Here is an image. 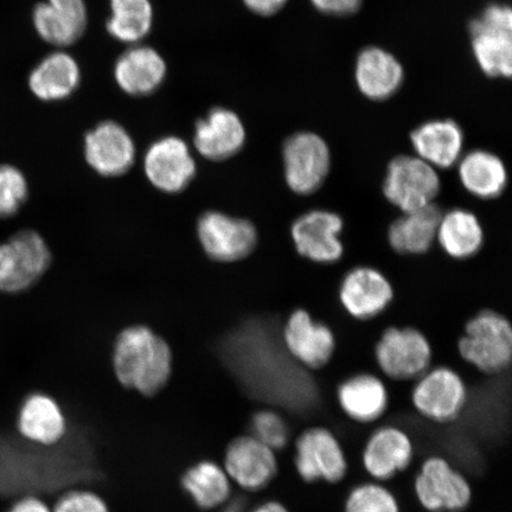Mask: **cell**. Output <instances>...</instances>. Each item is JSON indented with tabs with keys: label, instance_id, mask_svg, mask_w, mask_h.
I'll use <instances>...</instances> for the list:
<instances>
[{
	"label": "cell",
	"instance_id": "cb8c5ba5",
	"mask_svg": "<svg viewBox=\"0 0 512 512\" xmlns=\"http://www.w3.org/2000/svg\"><path fill=\"white\" fill-rule=\"evenodd\" d=\"M389 227V243L401 254H424L437 240L441 210L434 203L425 208L402 213Z\"/></svg>",
	"mask_w": 512,
	"mask_h": 512
},
{
	"label": "cell",
	"instance_id": "44dd1931",
	"mask_svg": "<svg viewBox=\"0 0 512 512\" xmlns=\"http://www.w3.org/2000/svg\"><path fill=\"white\" fill-rule=\"evenodd\" d=\"M413 458V445L408 435L396 427H384L371 435L363 453V464L369 475L388 480L407 469Z\"/></svg>",
	"mask_w": 512,
	"mask_h": 512
},
{
	"label": "cell",
	"instance_id": "836d02e7",
	"mask_svg": "<svg viewBox=\"0 0 512 512\" xmlns=\"http://www.w3.org/2000/svg\"><path fill=\"white\" fill-rule=\"evenodd\" d=\"M252 435L273 451L284 448L288 440L285 420L273 411H261L253 416Z\"/></svg>",
	"mask_w": 512,
	"mask_h": 512
},
{
	"label": "cell",
	"instance_id": "603a6c76",
	"mask_svg": "<svg viewBox=\"0 0 512 512\" xmlns=\"http://www.w3.org/2000/svg\"><path fill=\"white\" fill-rule=\"evenodd\" d=\"M411 139L419 158L433 168H451L463 150V132L452 120L426 123L412 132Z\"/></svg>",
	"mask_w": 512,
	"mask_h": 512
},
{
	"label": "cell",
	"instance_id": "83f0119b",
	"mask_svg": "<svg viewBox=\"0 0 512 512\" xmlns=\"http://www.w3.org/2000/svg\"><path fill=\"white\" fill-rule=\"evenodd\" d=\"M460 182L479 198L491 200L502 194L507 185V169L494 153L473 151L459 165Z\"/></svg>",
	"mask_w": 512,
	"mask_h": 512
},
{
	"label": "cell",
	"instance_id": "ba28073f",
	"mask_svg": "<svg viewBox=\"0 0 512 512\" xmlns=\"http://www.w3.org/2000/svg\"><path fill=\"white\" fill-rule=\"evenodd\" d=\"M284 164L288 188L299 195H310L320 188L329 174V147L315 133L294 134L285 143Z\"/></svg>",
	"mask_w": 512,
	"mask_h": 512
},
{
	"label": "cell",
	"instance_id": "52a82bcc",
	"mask_svg": "<svg viewBox=\"0 0 512 512\" xmlns=\"http://www.w3.org/2000/svg\"><path fill=\"white\" fill-rule=\"evenodd\" d=\"M376 358L383 373L393 380L418 379L432 360L431 345L418 330L390 328L376 345Z\"/></svg>",
	"mask_w": 512,
	"mask_h": 512
},
{
	"label": "cell",
	"instance_id": "d590c367",
	"mask_svg": "<svg viewBox=\"0 0 512 512\" xmlns=\"http://www.w3.org/2000/svg\"><path fill=\"white\" fill-rule=\"evenodd\" d=\"M311 2L325 14L349 15L360 8L362 0H311Z\"/></svg>",
	"mask_w": 512,
	"mask_h": 512
},
{
	"label": "cell",
	"instance_id": "d6a6232c",
	"mask_svg": "<svg viewBox=\"0 0 512 512\" xmlns=\"http://www.w3.org/2000/svg\"><path fill=\"white\" fill-rule=\"evenodd\" d=\"M345 512H400L392 492L377 484H364L352 490Z\"/></svg>",
	"mask_w": 512,
	"mask_h": 512
},
{
	"label": "cell",
	"instance_id": "3957f363",
	"mask_svg": "<svg viewBox=\"0 0 512 512\" xmlns=\"http://www.w3.org/2000/svg\"><path fill=\"white\" fill-rule=\"evenodd\" d=\"M51 253L46 241L34 230H22L0 243V291L28 290L48 271Z\"/></svg>",
	"mask_w": 512,
	"mask_h": 512
},
{
	"label": "cell",
	"instance_id": "f35d334b",
	"mask_svg": "<svg viewBox=\"0 0 512 512\" xmlns=\"http://www.w3.org/2000/svg\"><path fill=\"white\" fill-rule=\"evenodd\" d=\"M251 512H288V510L283 504L278 502H267L265 504H261L260 507L255 508Z\"/></svg>",
	"mask_w": 512,
	"mask_h": 512
},
{
	"label": "cell",
	"instance_id": "1f68e13d",
	"mask_svg": "<svg viewBox=\"0 0 512 512\" xmlns=\"http://www.w3.org/2000/svg\"><path fill=\"white\" fill-rule=\"evenodd\" d=\"M29 195V185L23 172L12 165H0V219L18 213Z\"/></svg>",
	"mask_w": 512,
	"mask_h": 512
},
{
	"label": "cell",
	"instance_id": "4fadbf2b",
	"mask_svg": "<svg viewBox=\"0 0 512 512\" xmlns=\"http://www.w3.org/2000/svg\"><path fill=\"white\" fill-rule=\"evenodd\" d=\"M223 469L232 483L246 491H259L272 482L278 472L277 457L271 447L253 435H243L229 444Z\"/></svg>",
	"mask_w": 512,
	"mask_h": 512
},
{
	"label": "cell",
	"instance_id": "d6986e66",
	"mask_svg": "<svg viewBox=\"0 0 512 512\" xmlns=\"http://www.w3.org/2000/svg\"><path fill=\"white\" fill-rule=\"evenodd\" d=\"M87 8L83 0H47L34 10L38 35L54 46L66 47L82 37L87 28Z\"/></svg>",
	"mask_w": 512,
	"mask_h": 512
},
{
	"label": "cell",
	"instance_id": "ac0fdd59",
	"mask_svg": "<svg viewBox=\"0 0 512 512\" xmlns=\"http://www.w3.org/2000/svg\"><path fill=\"white\" fill-rule=\"evenodd\" d=\"M246 142V130L239 115L217 107L195 127L194 144L201 155L222 162L238 153Z\"/></svg>",
	"mask_w": 512,
	"mask_h": 512
},
{
	"label": "cell",
	"instance_id": "9a60e30c",
	"mask_svg": "<svg viewBox=\"0 0 512 512\" xmlns=\"http://www.w3.org/2000/svg\"><path fill=\"white\" fill-rule=\"evenodd\" d=\"M18 434L29 444L51 447L60 444L68 431L67 416L60 403L46 393H32L19 406Z\"/></svg>",
	"mask_w": 512,
	"mask_h": 512
},
{
	"label": "cell",
	"instance_id": "8fae6325",
	"mask_svg": "<svg viewBox=\"0 0 512 512\" xmlns=\"http://www.w3.org/2000/svg\"><path fill=\"white\" fill-rule=\"evenodd\" d=\"M296 466L305 482L323 479L338 483L347 475L348 464L341 444L326 428L306 430L297 440Z\"/></svg>",
	"mask_w": 512,
	"mask_h": 512
},
{
	"label": "cell",
	"instance_id": "f546056e",
	"mask_svg": "<svg viewBox=\"0 0 512 512\" xmlns=\"http://www.w3.org/2000/svg\"><path fill=\"white\" fill-rule=\"evenodd\" d=\"M437 239L444 251L456 259L475 255L483 245V228L470 211L454 209L441 217Z\"/></svg>",
	"mask_w": 512,
	"mask_h": 512
},
{
	"label": "cell",
	"instance_id": "f1b7e54d",
	"mask_svg": "<svg viewBox=\"0 0 512 512\" xmlns=\"http://www.w3.org/2000/svg\"><path fill=\"white\" fill-rule=\"evenodd\" d=\"M182 486L198 508L215 509L228 501L232 480L223 466L203 460L189 467L182 477Z\"/></svg>",
	"mask_w": 512,
	"mask_h": 512
},
{
	"label": "cell",
	"instance_id": "8d00e7d4",
	"mask_svg": "<svg viewBox=\"0 0 512 512\" xmlns=\"http://www.w3.org/2000/svg\"><path fill=\"white\" fill-rule=\"evenodd\" d=\"M6 512H53V510L40 497L25 495L12 503Z\"/></svg>",
	"mask_w": 512,
	"mask_h": 512
},
{
	"label": "cell",
	"instance_id": "4dcf8cb0",
	"mask_svg": "<svg viewBox=\"0 0 512 512\" xmlns=\"http://www.w3.org/2000/svg\"><path fill=\"white\" fill-rule=\"evenodd\" d=\"M107 30L117 40L136 43L149 34L153 10L150 0H111Z\"/></svg>",
	"mask_w": 512,
	"mask_h": 512
},
{
	"label": "cell",
	"instance_id": "74e56055",
	"mask_svg": "<svg viewBox=\"0 0 512 512\" xmlns=\"http://www.w3.org/2000/svg\"><path fill=\"white\" fill-rule=\"evenodd\" d=\"M287 0H243L249 10L260 16H272L284 8Z\"/></svg>",
	"mask_w": 512,
	"mask_h": 512
},
{
	"label": "cell",
	"instance_id": "5bb4252c",
	"mask_svg": "<svg viewBox=\"0 0 512 512\" xmlns=\"http://www.w3.org/2000/svg\"><path fill=\"white\" fill-rule=\"evenodd\" d=\"M85 157L102 177H119L130 171L136 160V146L123 126L105 121L87 133Z\"/></svg>",
	"mask_w": 512,
	"mask_h": 512
},
{
	"label": "cell",
	"instance_id": "484cf974",
	"mask_svg": "<svg viewBox=\"0 0 512 512\" xmlns=\"http://www.w3.org/2000/svg\"><path fill=\"white\" fill-rule=\"evenodd\" d=\"M80 79L78 62L66 53H54L32 70L29 86L38 99L56 101L72 95Z\"/></svg>",
	"mask_w": 512,
	"mask_h": 512
},
{
	"label": "cell",
	"instance_id": "277c9868",
	"mask_svg": "<svg viewBox=\"0 0 512 512\" xmlns=\"http://www.w3.org/2000/svg\"><path fill=\"white\" fill-rule=\"evenodd\" d=\"M440 179L432 165L419 157L400 156L390 162L383 194L402 213H411L434 203Z\"/></svg>",
	"mask_w": 512,
	"mask_h": 512
},
{
	"label": "cell",
	"instance_id": "7402d4cb",
	"mask_svg": "<svg viewBox=\"0 0 512 512\" xmlns=\"http://www.w3.org/2000/svg\"><path fill=\"white\" fill-rule=\"evenodd\" d=\"M121 89L133 96L149 95L162 85L166 63L155 49L134 47L120 57L114 70Z\"/></svg>",
	"mask_w": 512,
	"mask_h": 512
},
{
	"label": "cell",
	"instance_id": "e0dca14e",
	"mask_svg": "<svg viewBox=\"0 0 512 512\" xmlns=\"http://www.w3.org/2000/svg\"><path fill=\"white\" fill-rule=\"evenodd\" d=\"M286 349L294 360L310 369L329 363L335 351V337L328 326L318 324L305 310L292 313L284 329Z\"/></svg>",
	"mask_w": 512,
	"mask_h": 512
},
{
	"label": "cell",
	"instance_id": "2e32d148",
	"mask_svg": "<svg viewBox=\"0 0 512 512\" xmlns=\"http://www.w3.org/2000/svg\"><path fill=\"white\" fill-rule=\"evenodd\" d=\"M343 221L331 211L315 210L293 223L294 246L304 258L315 262H335L341 259L343 245L338 235Z\"/></svg>",
	"mask_w": 512,
	"mask_h": 512
},
{
	"label": "cell",
	"instance_id": "9c48e42d",
	"mask_svg": "<svg viewBox=\"0 0 512 512\" xmlns=\"http://www.w3.org/2000/svg\"><path fill=\"white\" fill-rule=\"evenodd\" d=\"M416 496L428 511H459L469 505L472 491L462 473L440 457L428 458L415 480Z\"/></svg>",
	"mask_w": 512,
	"mask_h": 512
},
{
	"label": "cell",
	"instance_id": "7c38bea8",
	"mask_svg": "<svg viewBox=\"0 0 512 512\" xmlns=\"http://www.w3.org/2000/svg\"><path fill=\"white\" fill-rule=\"evenodd\" d=\"M466 398L463 380L448 368H437L422 375L412 396L419 413L439 424L457 419L464 409Z\"/></svg>",
	"mask_w": 512,
	"mask_h": 512
},
{
	"label": "cell",
	"instance_id": "4316f807",
	"mask_svg": "<svg viewBox=\"0 0 512 512\" xmlns=\"http://www.w3.org/2000/svg\"><path fill=\"white\" fill-rule=\"evenodd\" d=\"M338 400L343 411L362 424L380 419L388 406L387 389L373 375H357L342 383Z\"/></svg>",
	"mask_w": 512,
	"mask_h": 512
},
{
	"label": "cell",
	"instance_id": "ffe728a7",
	"mask_svg": "<svg viewBox=\"0 0 512 512\" xmlns=\"http://www.w3.org/2000/svg\"><path fill=\"white\" fill-rule=\"evenodd\" d=\"M393 287L383 274L370 267L351 271L343 280L342 304L358 319L379 315L392 302Z\"/></svg>",
	"mask_w": 512,
	"mask_h": 512
},
{
	"label": "cell",
	"instance_id": "30bf717a",
	"mask_svg": "<svg viewBox=\"0 0 512 512\" xmlns=\"http://www.w3.org/2000/svg\"><path fill=\"white\" fill-rule=\"evenodd\" d=\"M144 170L153 187L166 194H178L189 187L197 169L188 144L181 138L165 137L147 150Z\"/></svg>",
	"mask_w": 512,
	"mask_h": 512
},
{
	"label": "cell",
	"instance_id": "5b68a950",
	"mask_svg": "<svg viewBox=\"0 0 512 512\" xmlns=\"http://www.w3.org/2000/svg\"><path fill=\"white\" fill-rule=\"evenodd\" d=\"M473 51L485 74L510 78L512 74V12L491 5L470 25Z\"/></svg>",
	"mask_w": 512,
	"mask_h": 512
},
{
	"label": "cell",
	"instance_id": "e575fe53",
	"mask_svg": "<svg viewBox=\"0 0 512 512\" xmlns=\"http://www.w3.org/2000/svg\"><path fill=\"white\" fill-rule=\"evenodd\" d=\"M53 512H110L105 499L89 490H72L63 494Z\"/></svg>",
	"mask_w": 512,
	"mask_h": 512
},
{
	"label": "cell",
	"instance_id": "7a4b0ae2",
	"mask_svg": "<svg viewBox=\"0 0 512 512\" xmlns=\"http://www.w3.org/2000/svg\"><path fill=\"white\" fill-rule=\"evenodd\" d=\"M459 352L466 362L485 374H497L510 366L512 329L507 318L482 311L466 324Z\"/></svg>",
	"mask_w": 512,
	"mask_h": 512
},
{
	"label": "cell",
	"instance_id": "8992f818",
	"mask_svg": "<svg viewBox=\"0 0 512 512\" xmlns=\"http://www.w3.org/2000/svg\"><path fill=\"white\" fill-rule=\"evenodd\" d=\"M198 240L210 259L235 262L247 258L258 243L251 221L210 210L197 222Z\"/></svg>",
	"mask_w": 512,
	"mask_h": 512
},
{
	"label": "cell",
	"instance_id": "d4e9b609",
	"mask_svg": "<svg viewBox=\"0 0 512 512\" xmlns=\"http://www.w3.org/2000/svg\"><path fill=\"white\" fill-rule=\"evenodd\" d=\"M403 70L393 55L380 48L363 50L357 60L356 81L361 92L373 100L389 98L401 86Z\"/></svg>",
	"mask_w": 512,
	"mask_h": 512
},
{
	"label": "cell",
	"instance_id": "6da1fadb",
	"mask_svg": "<svg viewBox=\"0 0 512 512\" xmlns=\"http://www.w3.org/2000/svg\"><path fill=\"white\" fill-rule=\"evenodd\" d=\"M113 367L123 386L146 396L155 395L170 380L172 351L165 339L147 326H130L115 341Z\"/></svg>",
	"mask_w": 512,
	"mask_h": 512
}]
</instances>
